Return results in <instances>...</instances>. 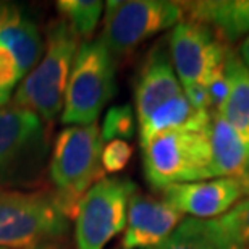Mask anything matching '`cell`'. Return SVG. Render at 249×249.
Masks as SVG:
<instances>
[{
	"mask_svg": "<svg viewBox=\"0 0 249 249\" xmlns=\"http://www.w3.org/2000/svg\"><path fill=\"white\" fill-rule=\"evenodd\" d=\"M230 46L218 41L207 26L183 19L172 28L168 36V53L183 91L206 89L207 81L225 65Z\"/></svg>",
	"mask_w": 249,
	"mask_h": 249,
	"instance_id": "8",
	"label": "cell"
},
{
	"mask_svg": "<svg viewBox=\"0 0 249 249\" xmlns=\"http://www.w3.org/2000/svg\"><path fill=\"white\" fill-rule=\"evenodd\" d=\"M207 136L215 178H249V149L218 112H211Z\"/></svg>",
	"mask_w": 249,
	"mask_h": 249,
	"instance_id": "13",
	"label": "cell"
},
{
	"mask_svg": "<svg viewBox=\"0 0 249 249\" xmlns=\"http://www.w3.org/2000/svg\"><path fill=\"white\" fill-rule=\"evenodd\" d=\"M44 42L41 60L18 84L13 107L36 113L44 122H52L63 110L70 73L83 41L58 18L49 26Z\"/></svg>",
	"mask_w": 249,
	"mask_h": 249,
	"instance_id": "2",
	"label": "cell"
},
{
	"mask_svg": "<svg viewBox=\"0 0 249 249\" xmlns=\"http://www.w3.org/2000/svg\"><path fill=\"white\" fill-rule=\"evenodd\" d=\"M162 201L199 220H212L231 211L245 197L241 180L212 178L206 181L180 183L162 189Z\"/></svg>",
	"mask_w": 249,
	"mask_h": 249,
	"instance_id": "9",
	"label": "cell"
},
{
	"mask_svg": "<svg viewBox=\"0 0 249 249\" xmlns=\"http://www.w3.org/2000/svg\"><path fill=\"white\" fill-rule=\"evenodd\" d=\"M133 156V147L129 146L128 141H122V139H113L104 144L102 147V170L104 173H120L123 172L129 163V159Z\"/></svg>",
	"mask_w": 249,
	"mask_h": 249,
	"instance_id": "23",
	"label": "cell"
},
{
	"mask_svg": "<svg viewBox=\"0 0 249 249\" xmlns=\"http://www.w3.org/2000/svg\"><path fill=\"white\" fill-rule=\"evenodd\" d=\"M241 186H243V193H245V197H249V178L241 180Z\"/></svg>",
	"mask_w": 249,
	"mask_h": 249,
	"instance_id": "26",
	"label": "cell"
},
{
	"mask_svg": "<svg viewBox=\"0 0 249 249\" xmlns=\"http://www.w3.org/2000/svg\"><path fill=\"white\" fill-rule=\"evenodd\" d=\"M21 79L23 76L13 53L0 44V107L10 101L13 89L21 83Z\"/></svg>",
	"mask_w": 249,
	"mask_h": 249,
	"instance_id": "22",
	"label": "cell"
},
{
	"mask_svg": "<svg viewBox=\"0 0 249 249\" xmlns=\"http://www.w3.org/2000/svg\"><path fill=\"white\" fill-rule=\"evenodd\" d=\"M181 7L183 19L207 26L227 46L249 36V0H197Z\"/></svg>",
	"mask_w": 249,
	"mask_h": 249,
	"instance_id": "12",
	"label": "cell"
},
{
	"mask_svg": "<svg viewBox=\"0 0 249 249\" xmlns=\"http://www.w3.org/2000/svg\"><path fill=\"white\" fill-rule=\"evenodd\" d=\"M104 139L97 123L70 124L55 138L49 163V177L62 207L70 217L76 204L94 183L104 178Z\"/></svg>",
	"mask_w": 249,
	"mask_h": 249,
	"instance_id": "3",
	"label": "cell"
},
{
	"mask_svg": "<svg viewBox=\"0 0 249 249\" xmlns=\"http://www.w3.org/2000/svg\"><path fill=\"white\" fill-rule=\"evenodd\" d=\"M0 44L13 53L23 78L41 60L46 46L37 24L12 3L0 24Z\"/></svg>",
	"mask_w": 249,
	"mask_h": 249,
	"instance_id": "14",
	"label": "cell"
},
{
	"mask_svg": "<svg viewBox=\"0 0 249 249\" xmlns=\"http://www.w3.org/2000/svg\"><path fill=\"white\" fill-rule=\"evenodd\" d=\"M152 249H215L206 220L185 217L172 235Z\"/></svg>",
	"mask_w": 249,
	"mask_h": 249,
	"instance_id": "20",
	"label": "cell"
},
{
	"mask_svg": "<svg viewBox=\"0 0 249 249\" xmlns=\"http://www.w3.org/2000/svg\"><path fill=\"white\" fill-rule=\"evenodd\" d=\"M181 92L183 88L173 70L168 46L162 41L147 52L134 83V110L138 124Z\"/></svg>",
	"mask_w": 249,
	"mask_h": 249,
	"instance_id": "11",
	"label": "cell"
},
{
	"mask_svg": "<svg viewBox=\"0 0 249 249\" xmlns=\"http://www.w3.org/2000/svg\"><path fill=\"white\" fill-rule=\"evenodd\" d=\"M215 249H249V197L222 217L206 220Z\"/></svg>",
	"mask_w": 249,
	"mask_h": 249,
	"instance_id": "18",
	"label": "cell"
},
{
	"mask_svg": "<svg viewBox=\"0 0 249 249\" xmlns=\"http://www.w3.org/2000/svg\"><path fill=\"white\" fill-rule=\"evenodd\" d=\"M104 8L106 7L101 0H60L57 2L60 18L83 42L89 41L96 33Z\"/></svg>",
	"mask_w": 249,
	"mask_h": 249,
	"instance_id": "19",
	"label": "cell"
},
{
	"mask_svg": "<svg viewBox=\"0 0 249 249\" xmlns=\"http://www.w3.org/2000/svg\"><path fill=\"white\" fill-rule=\"evenodd\" d=\"M211 112L196 108L185 92L154 110L139 126V146L168 131H207Z\"/></svg>",
	"mask_w": 249,
	"mask_h": 249,
	"instance_id": "15",
	"label": "cell"
},
{
	"mask_svg": "<svg viewBox=\"0 0 249 249\" xmlns=\"http://www.w3.org/2000/svg\"><path fill=\"white\" fill-rule=\"evenodd\" d=\"M141 151L144 177L157 191L215 178L207 131H168L141 146Z\"/></svg>",
	"mask_w": 249,
	"mask_h": 249,
	"instance_id": "4",
	"label": "cell"
},
{
	"mask_svg": "<svg viewBox=\"0 0 249 249\" xmlns=\"http://www.w3.org/2000/svg\"><path fill=\"white\" fill-rule=\"evenodd\" d=\"M238 55H240V58L243 60V63L246 65V67L249 68V36H246L245 39H243L241 46H240V52H238Z\"/></svg>",
	"mask_w": 249,
	"mask_h": 249,
	"instance_id": "24",
	"label": "cell"
},
{
	"mask_svg": "<svg viewBox=\"0 0 249 249\" xmlns=\"http://www.w3.org/2000/svg\"><path fill=\"white\" fill-rule=\"evenodd\" d=\"M7 10H8V3H3L0 2V24H2L5 15H7Z\"/></svg>",
	"mask_w": 249,
	"mask_h": 249,
	"instance_id": "25",
	"label": "cell"
},
{
	"mask_svg": "<svg viewBox=\"0 0 249 249\" xmlns=\"http://www.w3.org/2000/svg\"><path fill=\"white\" fill-rule=\"evenodd\" d=\"M68 222L53 191L0 188V249H67Z\"/></svg>",
	"mask_w": 249,
	"mask_h": 249,
	"instance_id": "1",
	"label": "cell"
},
{
	"mask_svg": "<svg viewBox=\"0 0 249 249\" xmlns=\"http://www.w3.org/2000/svg\"><path fill=\"white\" fill-rule=\"evenodd\" d=\"M185 218L162 199L134 193L129 199L122 249H152L172 235Z\"/></svg>",
	"mask_w": 249,
	"mask_h": 249,
	"instance_id": "10",
	"label": "cell"
},
{
	"mask_svg": "<svg viewBox=\"0 0 249 249\" xmlns=\"http://www.w3.org/2000/svg\"><path fill=\"white\" fill-rule=\"evenodd\" d=\"M136 185L123 177H104L83 194L74 211V248L104 249L126 227Z\"/></svg>",
	"mask_w": 249,
	"mask_h": 249,
	"instance_id": "7",
	"label": "cell"
},
{
	"mask_svg": "<svg viewBox=\"0 0 249 249\" xmlns=\"http://www.w3.org/2000/svg\"><path fill=\"white\" fill-rule=\"evenodd\" d=\"M225 68L230 91L218 113L249 149V68L231 47L227 53Z\"/></svg>",
	"mask_w": 249,
	"mask_h": 249,
	"instance_id": "17",
	"label": "cell"
},
{
	"mask_svg": "<svg viewBox=\"0 0 249 249\" xmlns=\"http://www.w3.org/2000/svg\"><path fill=\"white\" fill-rule=\"evenodd\" d=\"M134 131H136V122H134V112L131 106L123 104V106L108 108L101 128L104 142L113 141V139L128 141L134 136Z\"/></svg>",
	"mask_w": 249,
	"mask_h": 249,
	"instance_id": "21",
	"label": "cell"
},
{
	"mask_svg": "<svg viewBox=\"0 0 249 249\" xmlns=\"http://www.w3.org/2000/svg\"><path fill=\"white\" fill-rule=\"evenodd\" d=\"M42 138V120L36 113L18 107L0 108V172Z\"/></svg>",
	"mask_w": 249,
	"mask_h": 249,
	"instance_id": "16",
	"label": "cell"
},
{
	"mask_svg": "<svg viewBox=\"0 0 249 249\" xmlns=\"http://www.w3.org/2000/svg\"><path fill=\"white\" fill-rule=\"evenodd\" d=\"M117 62L101 37L81 42L65 92L62 122L91 124L117 92Z\"/></svg>",
	"mask_w": 249,
	"mask_h": 249,
	"instance_id": "5",
	"label": "cell"
},
{
	"mask_svg": "<svg viewBox=\"0 0 249 249\" xmlns=\"http://www.w3.org/2000/svg\"><path fill=\"white\" fill-rule=\"evenodd\" d=\"M101 41L112 57H128L146 42L183 21L181 2L170 0H110L106 3Z\"/></svg>",
	"mask_w": 249,
	"mask_h": 249,
	"instance_id": "6",
	"label": "cell"
}]
</instances>
